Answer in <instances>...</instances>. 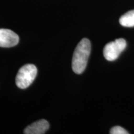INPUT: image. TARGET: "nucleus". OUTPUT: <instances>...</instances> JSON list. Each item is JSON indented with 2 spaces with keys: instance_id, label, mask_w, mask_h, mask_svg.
Returning <instances> with one entry per match:
<instances>
[{
  "instance_id": "nucleus-5",
  "label": "nucleus",
  "mask_w": 134,
  "mask_h": 134,
  "mask_svg": "<svg viewBox=\"0 0 134 134\" xmlns=\"http://www.w3.org/2000/svg\"><path fill=\"white\" fill-rule=\"evenodd\" d=\"M49 129V124L45 119H41L28 125L24 129L26 134H43Z\"/></svg>"
},
{
  "instance_id": "nucleus-1",
  "label": "nucleus",
  "mask_w": 134,
  "mask_h": 134,
  "mask_svg": "<svg viewBox=\"0 0 134 134\" xmlns=\"http://www.w3.org/2000/svg\"><path fill=\"white\" fill-rule=\"evenodd\" d=\"M91 52V42L89 39L84 38L75 48L72 58V70L76 74H81L87 66Z\"/></svg>"
},
{
  "instance_id": "nucleus-6",
  "label": "nucleus",
  "mask_w": 134,
  "mask_h": 134,
  "mask_svg": "<svg viewBox=\"0 0 134 134\" xmlns=\"http://www.w3.org/2000/svg\"><path fill=\"white\" fill-rule=\"evenodd\" d=\"M119 23L120 25L126 27H134V10L128 11L120 17Z\"/></svg>"
},
{
  "instance_id": "nucleus-4",
  "label": "nucleus",
  "mask_w": 134,
  "mask_h": 134,
  "mask_svg": "<svg viewBox=\"0 0 134 134\" xmlns=\"http://www.w3.org/2000/svg\"><path fill=\"white\" fill-rule=\"evenodd\" d=\"M19 37L14 32L7 29H0V47H12L18 45Z\"/></svg>"
},
{
  "instance_id": "nucleus-2",
  "label": "nucleus",
  "mask_w": 134,
  "mask_h": 134,
  "mask_svg": "<svg viewBox=\"0 0 134 134\" xmlns=\"http://www.w3.org/2000/svg\"><path fill=\"white\" fill-rule=\"evenodd\" d=\"M37 73V67L33 64L23 66L18 71L16 78V84L18 88L25 89L29 87L35 80Z\"/></svg>"
},
{
  "instance_id": "nucleus-3",
  "label": "nucleus",
  "mask_w": 134,
  "mask_h": 134,
  "mask_svg": "<svg viewBox=\"0 0 134 134\" xmlns=\"http://www.w3.org/2000/svg\"><path fill=\"white\" fill-rule=\"evenodd\" d=\"M127 46V42L124 38H119L105 45L103 50V55L108 61H114L119 57Z\"/></svg>"
},
{
  "instance_id": "nucleus-7",
  "label": "nucleus",
  "mask_w": 134,
  "mask_h": 134,
  "mask_svg": "<svg viewBox=\"0 0 134 134\" xmlns=\"http://www.w3.org/2000/svg\"><path fill=\"white\" fill-rule=\"evenodd\" d=\"M110 134H128V132L126 130L120 126H115L113 127L110 130Z\"/></svg>"
}]
</instances>
